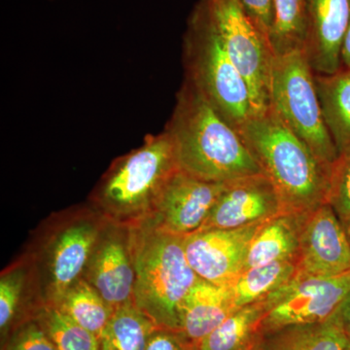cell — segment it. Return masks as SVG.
Returning <instances> with one entry per match:
<instances>
[{"label": "cell", "instance_id": "6da1fadb", "mask_svg": "<svg viewBox=\"0 0 350 350\" xmlns=\"http://www.w3.org/2000/svg\"><path fill=\"white\" fill-rule=\"evenodd\" d=\"M165 131L174 142L179 169L196 178L226 183L262 174L241 133L186 80Z\"/></svg>", "mask_w": 350, "mask_h": 350}, {"label": "cell", "instance_id": "7a4b0ae2", "mask_svg": "<svg viewBox=\"0 0 350 350\" xmlns=\"http://www.w3.org/2000/svg\"><path fill=\"white\" fill-rule=\"evenodd\" d=\"M239 133L280 196L284 213H310L326 204L330 172L271 107L251 115Z\"/></svg>", "mask_w": 350, "mask_h": 350}, {"label": "cell", "instance_id": "3957f363", "mask_svg": "<svg viewBox=\"0 0 350 350\" xmlns=\"http://www.w3.org/2000/svg\"><path fill=\"white\" fill-rule=\"evenodd\" d=\"M172 137L165 130L113 161L88 202L108 222L139 227L150 217L165 184L179 170Z\"/></svg>", "mask_w": 350, "mask_h": 350}, {"label": "cell", "instance_id": "277c9868", "mask_svg": "<svg viewBox=\"0 0 350 350\" xmlns=\"http://www.w3.org/2000/svg\"><path fill=\"white\" fill-rule=\"evenodd\" d=\"M130 230L133 304L159 328L180 332L184 301L200 278L186 257L184 237L146 224Z\"/></svg>", "mask_w": 350, "mask_h": 350}, {"label": "cell", "instance_id": "5b68a950", "mask_svg": "<svg viewBox=\"0 0 350 350\" xmlns=\"http://www.w3.org/2000/svg\"><path fill=\"white\" fill-rule=\"evenodd\" d=\"M107 223L87 202L53 213L38 226L24 253L36 271L44 305H59L83 278Z\"/></svg>", "mask_w": 350, "mask_h": 350}, {"label": "cell", "instance_id": "8992f818", "mask_svg": "<svg viewBox=\"0 0 350 350\" xmlns=\"http://www.w3.org/2000/svg\"><path fill=\"white\" fill-rule=\"evenodd\" d=\"M182 57L184 80L239 131L254 113L250 88L199 1L189 15Z\"/></svg>", "mask_w": 350, "mask_h": 350}, {"label": "cell", "instance_id": "52a82bcc", "mask_svg": "<svg viewBox=\"0 0 350 350\" xmlns=\"http://www.w3.org/2000/svg\"><path fill=\"white\" fill-rule=\"evenodd\" d=\"M269 107L331 172L338 152L322 112L315 72L304 51L273 57Z\"/></svg>", "mask_w": 350, "mask_h": 350}, {"label": "cell", "instance_id": "ba28073f", "mask_svg": "<svg viewBox=\"0 0 350 350\" xmlns=\"http://www.w3.org/2000/svg\"><path fill=\"white\" fill-rule=\"evenodd\" d=\"M213 23L232 63L250 88L254 113L269 107L273 54L241 0H198ZM253 113V114H254Z\"/></svg>", "mask_w": 350, "mask_h": 350}, {"label": "cell", "instance_id": "9c48e42d", "mask_svg": "<svg viewBox=\"0 0 350 350\" xmlns=\"http://www.w3.org/2000/svg\"><path fill=\"white\" fill-rule=\"evenodd\" d=\"M349 292L350 271L333 276L297 273L291 282L267 299L260 331L326 321Z\"/></svg>", "mask_w": 350, "mask_h": 350}, {"label": "cell", "instance_id": "30bf717a", "mask_svg": "<svg viewBox=\"0 0 350 350\" xmlns=\"http://www.w3.org/2000/svg\"><path fill=\"white\" fill-rule=\"evenodd\" d=\"M262 223L239 229H209L184 237L190 266L200 280L231 286L243 271L248 248Z\"/></svg>", "mask_w": 350, "mask_h": 350}, {"label": "cell", "instance_id": "8fae6325", "mask_svg": "<svg viewBox=\"0 0 350 350\" xmlns=\"http://www.w3.org/2000/svg\"><path fill=\"white\" fill-rule=\"evenodd\" d=\"M226 183L200 180L177 170L165 184L153 213L144 224L176 236L193 234L204 224Z\"/></svg>", "mask_w": 350, "mask_h": 350}, {"label": "cell", "instance_id": "7c38bea8", "mask_svg": "<svg viewBox=\"0 0 350 350\" xmlns=\"http://www.w3.org/2000/svg\"><path fill=\"white\" fill-rule=\"evenodd\" d=\"M83 278L100 293L113 310L133 301L135 271L130 228L107 223Z\"/></svg>", "mask_w": 350, "mask_h": 350}, {"label": "cell", "instance_id": "4fadbf2b", "mask_svg": "<svg viewBox=\"0 0 350 350\" xmlns=\"http://www.w3.org/2000/svg\"><path fill=\"white\" fill-rule=\"evenodd\" d=\"M282 213V200L268 177L264 174L248 175L226 183L198 231L239 229L265 222Z\"/></svg>", "mask_w": 350, "mask_h": 350}, {"label": "cell", "instance_id": "5bb4252c", "mask_svg": "<svg viewBox=\"0 0 350 350\" xmlns=\"http://www.w3.org/2000/svg\"><path fill=\"white\" fill-rule=\"evenodd\" d=\"M350 271L347 230L329 204L308 213L301 232L298 275L333 276Z\"/></svg>", "mask_w": 350, "mask_h": 350}, {"label": "cell", "instance_id": "9a60e30c", "mask_svg": "<svg viewBox=\"0 0 350 350\" xmlns=\"http://www.w3.org/2000/svg\"><path fill=\"white\" fill-rule=\"evenodd\" d=\"M305 53L315 75H330L342 66L350 22V0H306Z\"/></svg>", "mask_w": 350, "mask_h": 350}, {"label": "cell", "instance_id": "2e32d148", "mask_svg": "<svg viewBox=\"0 0 350 350\" xmlns=\"http://www.w3.org/2000/svg\"><path fill=\"white\" fill-rule=\"evenodd\" d=\"M44 306L36 271L24 252L0 275V329L2 336L33 319Z\"/></svg>", "mask_w": 350, "mask_h": 350}, {"label": "cell", "instance_id": "e0dca14e", "mask_svg": "<svg viewBox=\"0 0 350 350\" xmlns=\"http://www.w3.org/2000/svg\"><path fill=\"white\" fill-rule=\"evenodd\" d=\"M236 310L231 287L199 278L184 301L180 332L195 347Z\"/></svg>", "mask_w": 350, "mask_h": 350}, {"label": "cell", "instance_id": "ac0fdd59", "mask_svg": "<svg viewBox=\"0 0 350 350\" xmlns=\"http://www.w3.org/2000/svg\"><path fill=\"white\" fill-rule=\"evenodd\" d=\"M308 213H282L262 223L248 248L245 269L269 262L297 260Z\"/></svg>", "mask_w": 350, "mask_h": 350}, {"label": "cell", "instance_id": "d6986e66", "mask_svg": "<svg viewBox=\"0 0 350 350\" xmlns=\"http://www.w3.org/2000/svg\"><path fill=\"white\" fill-rule=\"evenodd\" d=\"M253 350H350V338L333 315L320 323L260 331Z\"/></svg>", "mask_w": 350, "mask_h": 350}, {"label": "cell", "instance_id": "ffe728a7", "mask_svg": "<svg viewBox=\"0 0 350 350\" xmlns=\"http://www.w3.org/2000/svg\"><path fill=\"white\" fill-rule=\"evenodd\" d=\"M327 128L338 154L350 147V69L330 75H315Z\"/></svg>", "mask_w": 350, "mask_h": 350}, {"label": "cell", "instance_id": "44dd1931", "mask_svg": "<svg viewBox=\"0 0 350 350\" xmlns=\"http://www.w3.org/2000/svg\"><path fill=\"white\" fill-rule=\"evenodd\" d=\"M266 300L234 310L196 345L195 350H244L253 347L266 314Z\"/></svg>", "mask_w": 350, "mask_h": 350}, {"label": "cell", "instance_id": "7402d4cb", "mask_svg": "<svg viewBox=\"0 0 350 350\" xmlns=\"http://www.w3.org/2000/svg\"><path fill=\"white\" fill-rule=\"evenodd\" d=\"M298 273V261L269 262L245 269L231 285L237 308L264 301L285 286Z\"/></svg>", "mask_w": 350, "mask_h": 350}, {"label": "cell", "instance_id": "603a6c76", "mask_svg": "<svg viewBox=\"0 0 350 350\" xmlns=\"http://www.w3.org/2000/svg\"><path fill=\"white\" fill-rule=\"evenodd\" d=\"M306 31V0H273V23L269 36L273 57L304 51Z\"/></svg>", "mask_w": 350, "mask_h": 350}, {"label": "cell", "instance_id": "cb8c5ba5", "mask_svg": "<svg viewBox=\"0 0 350 350\" xmlns=\"http://www.w3.org/2000/svg\"><path fill=\"white\" fill-rule=\"evenodd\" d=\"M157 329L131 301L113 312L100 338V350H145Z\"/></svg>", "mask_w": 350, "mask_h": 350}, {"label": "cell", "instance_id": "d4e9b609", "mask_svg": "<svg viewBox=\"0 0 350 350\" xmlns=\"http://www.w3.org/2000/svg\"><path fill=\"white\" fill-rule=\"evenodd\" d=\"M64 314L100 340L114 310L85 278L64 294L56 306Z\"/></svg>", "mask_w": 350, "mask_h": 350}, {"label": "cell", "instance_id": "484cf974", "mask_svg": "<svg viewBox=\"0 0 350 350\" xmlns=\"http://www.w3.org/2000/svg\"><path fill=\"white\" fill-rule=\"evenodd\" d=\"M34 319L42 327L57 350H100V340L56 306L44 305Z\"/></svg>", "mask_w": 350, "mask_h": 350}, {"label": "cell", "instance_id": "4316f807", "mask_svg": "<svg viewBox=\"0 0 350 350\" xmlns=\"http://www.w3.org/2000/svg\"><path fill=\"white\" fill-rule=\"evenodd\" d=\"M327 204L347 228L350 223V147L338 154L332 167Z\"/></svg>", "mask_w": 350, "mask_h": 350}, {"label": "cell", "instance_id": "83f0119b", "mask_svg": "<svg viewBox=\"0 0 350 350\" xmlns=\"http://www.w3.org/2000/svg\"><path fill=\"white\" fill-rule=\"evenodd\" d=\"M4 350H57L36 319L21 324L11 332Z\"/></svg>", "mask_w": 350, "mask_h": 350}, {"label": "cell", "instance_id": "f1b7e54d", "mask_svg": "<svg viewBox=\"0 0 350 350\" xmlns=\"http://www.w3.org/2000/svg\"><path fill=\"white\" fill-rule=\"evenodd\" d=\"M241 2L251 22L269 44L273 23V0H241Z\"/></svg>", "mask_w": 350, "mask_h": 350}, {"label": "cell", "instance_id": "f546056e", "mask_svg": "<svg viewBox=\"0 0 350 350\" xmlns=\"http://www.w3.org/2000/svg\"><path fill=\"white\" fill-rule=\"evenodd\" d=\"M145 350H195V347L181 332L159 328L152 334Z\"/></svg>", "mask_w": 350, "mask_h": 350}, {"label": "cell", "instance_id": "4dcf8cb0", "mask_svg": "<svg viewBox=\"0 0 350 350\" xmlns=\"http://www.w3.org/2000/svg\"><path fill=\"white\" fill-rule=\"evenodd\" d=\"M334 317L350 338V292L338 306L337 312L334 313Z\"/></svg>", "mask_w": 350, "mask_h": 350}, {"label": "cell", "instance_id": "1f68e13d", "mask_svg": "<svg viewBox=\"0 0 350 350\" xmlns=\"http://www.w3.org/2000/svg\"><path fill=\"white\" fill-rule=\"evenodd\" d=\"M342 68L350 69V22L342 47Z\"/></svg>", "mask_w": 350, "mask_h": 350}, {"label": "cell", "instance_id": "d6a6232c", "mask_svg": "<svg viewBox=\"0 0 350 350\" xmlns=\"http://www.w3.org/2000/svg\"><path fill=\"white\" fill-rule=\"evenodd\" d=\"M345 230H347V236H349V241H350V223H349V225H347V227L345 228Z\"/></svg>", "mask_w": 350, "mask_h": 350}, {"label": "cell", "instance_id": "836d02e7", "mask_svg": "<svg viewBox=\"0 0 350 350\" xmlns=\"http://www.w3.org/2000/svg\"><path fill=\"white\" fill-rule=\"evenodd\" d=\"M244 350H253V347H251V349H244Z\"/></svg>", "mask_w": 350, "mask_h": 350}]
</instances>
